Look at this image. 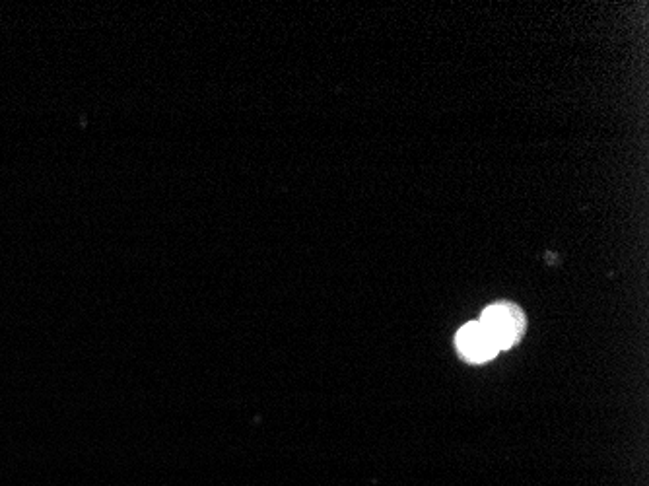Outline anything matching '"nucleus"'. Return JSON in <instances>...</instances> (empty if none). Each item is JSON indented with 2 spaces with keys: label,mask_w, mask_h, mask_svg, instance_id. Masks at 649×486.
Here are the masks:
<instances>
[{
  "label": "nucleus",
  "mask_w": 649,
  "mask_h": 486,
  "mask_svg": "<svg viewBox=\"0 0 649 486\" xmlns=\"http://www.w3.org/2000/svg\"><path fill=\"white\" fill-rule=\"evenodd\" d=\"M480 323L500 350L517 345L527 329L525 313L510 302H498L486 308L480 315Z\"/></svg>",
  "instance_id": "1"
},
{
  "label": "nucleus",
  "mask_w": 649,
  "mask_h": 486,
  "mask_svg": "<svg viewBox=\"0 0 649 486\" xmlns=\"http://www.w3.org/2000/svg\"><path fill=\"white\" fill-rule=\"evenodd\" d=\"M457 350L459 354L475 364H482L486 360H492L500 348L496 345V341L490 337V333L482 327L480 321L475 323H467L465 327L459 329L457 333Z\"/></svg>",
  "instance_id": "2"
}]
</instances>
